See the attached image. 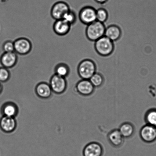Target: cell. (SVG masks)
Masks as SVG:
<instances>
[{
  "instance_id": "cell-1",
  "label": "cell",
  "mask_w": 156,
  "mask_h": 156,
  "mask_svg": "<svg viewBox=\"0 0 156 156\" xmlns=\"http://www.w3.org/2000/svg\"><path fill=\"white\" fill-rule=\"evenodd\" d=\"M105 29L103 23L96 20L87 25L85 35L89 40L95 42L105 36Z\"/></svg>"
},
{
  "instance_id": "cell-2",
  "label": "cell",
  "mask_w": 156,
  "mask_h": 156,
  "mask_svg": "<svg viewBox=\"0 0 156 156\" xmlns=\"http://www.w3.org/2000/svg\"><path fill=\"white\" fill-rule=\"evenodd\" d=\"M94 48L99 55L106 57L112 54L114 46V42L104 36L95 42Z\"/></svg>"
},
{
  "instance_id": "cell-3",
  "label": "cell",
  "mask_w": 156,
  "mask_h": 156,
  "mask_svg": "<svg viewBox=\"0 0 156 156\" xmlns=\"http://www.w3.org/2000/svg\"><path fill=\"white\" fill-rule=\"evenodd\" d=\"M96 70L97 66L95 62L89 59L81 61L77 69L78 74L82 79L89 80L96 73Z\"/></svg>"
},
{
  "instance_id": "cell-4",
  "label": "cell",
  "mask_w": 156,
  "mask_h": 156,
  "mask_svg": "<svg viewBox=\"0 0 156 156\" xmlns=\"http://www.w3.org/2000/svg\"><path fill=\"white\" fill-rule=\"evenodd\" d=\"M96 10L94 7L85 6L79 12V19L82 23L88 25L96 21Z\"/></svg>"
},
{
  "instance_id": "cell-5",
  "label": "cell",
  "mask_w": 156,
  "mask_h": 156,
  "mask_svg": "<svg viewBox=\"0 0 156 156\" xmlns=\"http://www.w3.org/2000/svg\"><path fill=\"white\" fill-rule=\"evenodd\" d=\"M70 10V6L67 2L62 1H58L52 6L50 15L56 20L62 19L65 14Z\"/></svg>"
},
{
  "instance_id": "cell-6",
  "label": "cell",
  "mask_w": 156,
  "mask_h": 156,
  "mask_svg": "<svg viewBox=\"0 0 156 156\" xmlns=\"http://www.w3.org/2000/svg\"><path fill=\"white\" fill-rule=\"evenodd\" d=\"M15 52L17 54L24 55L31 51L32 44L30 40L25 37H20L14 42Z\"/></svg>"
},
{
  "instance_id": "cell-7",
  "label": "cell",
  "mask_w": 156,
  "mask_h": 156,
  "mask_svg": "<svg viewBox=\"0 0 156 156\" xmlns=\"http://www.w3.org/2000/svg\"><path fill=\"white\" fill-rule=\"evenodd\" d=\"M140 136L145 143H153L156 140V128L150 125H144L140 130Z\"/></svg>"
},
{
  "instance_id": "cell-8",
  "label": "cell",
  "mask_w": 156,
  "mask_h": 156,
  "mask_svg": "<svg viewBox=\"0 0 156 156\" xmlns=\"http://www.w3.org/2000/svg\"><path fill=\"white\" fill-rule=\"evenodd\" d=\"M50 87L52 91L61 93L65 91L67 87V81L65 77L54 74L50 79Z\"/></svg>"
},
{
  "instance_id": "cell-9",
  "label": "cell",
  "mask_w": 156,
  "mask_h": 156,
  "mask_svg": "<svg viewBox=\"0 0 156 156\" xmlns=\"http://www.w3.org/2000/svg\"><path fill=\"white\" fill-rule=\"evenodd\" d=\"M104 152L103 147L97 142L88 143L83 150L84 156H102Z\"/></svg>"
},
{
  "instance_id": "cell-10",
  "label": "cell",
  "mask_w": 156,
  "mask_h": 156,
  "mask_svg": "<svg viewBox=\"0 0 156 156\" xmlns=\"http://www.w3.org/2000/svg\"><path fill=\"white\" fill-rule=\"evenodd\" d=\"M95 87L89 80L82 79L77 83L76 89L79 94L85 96L91 95L94 93Z\"/></svg>"
},
{
  "instance_id": "cell-11",
  "label": "cell",
  "mask_w": 156,
  "mask_h": 156,
  "mask_svg": "<svg viewBox=\"0 0 156 156\" xmlns=\"http://www.w3.org/2000/svg\"><path fill=\"white\" fill-rule=\"evenodd\" d=\"M18 60V56L15 52H4L0 57V63L2 66L8 69L14 67Z\"/></svg>"
},
{
  "instance_id": "cell-12",
  "label": "cell",
  "mask_w": 156,
  "mask_h": 156,
  "mask_svg": "<svg viewBox=\"0 0 156 156\" xmlns=\"http://www.w3.org/2000/svg\"><path fill=\"white\" fill-rule=\"evenodd\" d=\"M71 26L63 19L58 20L53 24V30L56 34L59 36H64L69 33Z\"/></svg>"
},
{
  "instance_id": "cell-13",
  "label": "cell",
  "mask_w": 156,
  "mask_h": 156,
  "mask_svg": "<svg viewBox=\"0 0 156 156\" xmlns=\"http://www.w3.org/2000/svg\"><path fill=\"white\" fill-rule=\"evenodd\" d=\"M108 141L113 146L119 147L123 145L124 138L118 129H114L110 131L107 136Z\"/></svg>"
},
{
  "instance_id": "cell-14",
  "label": "cell",
  "mask_w": 156,
  "mask_h": 156,
  "mask_svg": "<svg viewBox=\"0 0 156 156\" xmlns=\"http://www.w3.org/2000/svg\"><path fill=\"white\" fill-rule=\"evenodd\" d=\"M122 35L121 29L118 26L112 24L106 27L105 36L113 42L118 41L121 37Z\"/></svg>"
},
{
  "instance_id": "cell-15",
  "label": "cell",
  "mask_w": 156,
  "mask_h": 156,
  "mask_svg": "<svg viewBox=\"0 0 156 156\" xmlns=\"http://www.w3.org/2000/svg\"><path fill=\"white\" fill-rule=\"evenodd\" d=\"M16 126V122L14 117L4 116L0 120V127L5 132H12Z\"/></svg>"
},
{
  "instance_id": "cell-16",
  "label": "cell",
  "mask_w": 156,
  "mask_h": 156,
  "mask_svg": "<svg viewBox=\"0 0 156 156\" xmlns=\"http://www.w3.org/2000/svg\"><path fill=\"white\" fill-rule=\"evenodd\" d=\"M118 130L124 138H129L132 137L135 132L134 125L129 122L122 123Z\"/></svg>"
},
{
  "instance_id": "cell-17",
  "label": "cell",
  "mask_w": 156,
  "mask_h": 156,
  "mask_svg": "<svg viewBox=\"0 0 156 156\" xmlns=\"http://www.w3.org/2000/svg\"><path fill=\"white\" fill-rule=\"evenodd\" d=\"M52 90L50 85L45 83H41L37 86L36 91L38 96L43 98H47L51 94Z\"/></svg>"
},
{
  "instance_id": "cell-18",
  "label": "cell",
  "mask_w": 156,
  "mask_h": 156,
  "mask_svg": "<svg viewBox=\"0 0 156 156\" xmlns=\"http://www.w3.org/2000/svg\"><path fill=\"white\" fill-rule=\"evenodd\" d=\"M54 71L55 74L65 78L69 74L70 68L68 65L62 62L56 65L55 67Z\"/></svg>"
},
{
  "instance_id": "cell-19",
  "label": "cell",
  "mask_w": 156,
  "mask_h": 156,
  "mask_svg": "<svg viewBox=\"0 0 156 156\" xmlns=\"http://www.w3.org/2000/svg\"><path fill=\"white\" fill-rule=\"evenodd\" d=\"M2 111L4 116L14 117L17 114V109L14 104L9 103L4 105Z\"/></svg>"
},
{
  "instance_id": "cell-20",
  "label": "cell",
  "mask_w": 156,
  "mask_h": 156,
  "mask_svg": "<svg viewBox=\"0 0 156 156\" xmlns=\"http://www.w3.org/2000/svg\"><path fill=\"white\" fill-rule=\"evenodd\" d=\"M145 120L147 124L156 127V110L151 109L146 112Z\"/></svg>"
},
{
  "instance_id": "cell-21",
  "label": "cell",
  "mask_w": 156,
  "mask_h": 156,
  "mask_svg": "<svg viewBox=\"0 0 156 156\" xmlns=\"http://www.w3.org/2000/svg\"><path fill=\"white\" fill-rule=\"evenodd\" d=\"M89 80L95 88H98L103 85L104 80L101 74L96 73L90 78Z\"/></svg>"
},
{
  "instance_id": "cell-22",
  "label": "cell",
  "mask_w": 156,
  "mask_h": 156,
  "mask_svg": "<svg viewBox=\"0 0 156 156\" xmlns=\"http://www.w3.org/2000/svg\"><path fill=\"white\" fill-rule=\"evenodd\" d=\"M96 20L102 23H104L107 20L108 13L107 10L103 8L96 10Z\"/></svg>"
},
{
  "instance_id": "cell-23",
  "label": "cell",
  "mask_w": 156,
  "mask_h": 156,
  "mask_svg": "<svg viewBox=\"0 0 156 156\" xmlns=\"http://www.w3.org/2000/svg\"><path fill=\"white\" fill-rule=\"evenodd\" d=\"M62 19L71 26L75 23L77 20V16L75 12L70 10L65 14Z\"/></svg>"
},
{
  "instance_id": "cell-24",
  "label": "cell",
  "mask_w": 156,
  "mask_h": 156,
  "mask_svg": "<svg viewBox=\"0 0 156 156\" xmlns=\"http://www.w3.org/2000/svg\"><path fill=\"white\" fill-rule=\"evenodd\" d=\"M10 77V73L8 69L0 67V82L7 81Z\"/></svg>"
},
{
  "instance_id": "cell-25",
  "label": "cell",
  "mask_w": 156,
  "mask_h": 156,
  "mask_svg": "<svg viewBox=\"0 0 156 156\" xmlns=\"http://www.w3.org/2000/svg\"><path fill=\"white\" fill-rule=\"evenodd\" d=\"M2 47L4 52H15L14 42L11 41H7L5 42L3 44Z\"/></svg>"
},
{
  "instance_id": "cell-26",
  "label": "cell",
  "mask_w": 156,
  "mask_h": 156,
  "mask_svg": "<svg viewBox=\"0 0 156 156\" xmlns=\"http://www.w3.org/2000/svg\"><path fill=\"white\" fill-rule=\"evenodd\" d=\"M98 4H103L106 3L109 0H94Z\"/></svg>"
},
{
  "instance_id": "cell-27",
  "label": "cell",
  "mask_w": 156,
  "mask_h": 156,
  "mask_svg": "<svg viewBox=\"0 0 156 156\" xmlns=\"http://www.w3.org/2000/svg\"><path fill=\"white\" fill-rule=\"evenodd\" d=\"M2 90V86L1 84V82H0V92H1Z\"/></svg>"
},
{
  "instance_id": "cell-28",
  "label": "cell",
  "mask_w": 156,
  "mask_h": 156,
  "mask_svg": "<svg viewBox=\"0 0 156 156\" xmlns=\"http://www.w3.org/2000/svg\"></svg>"
}]
</instances>
